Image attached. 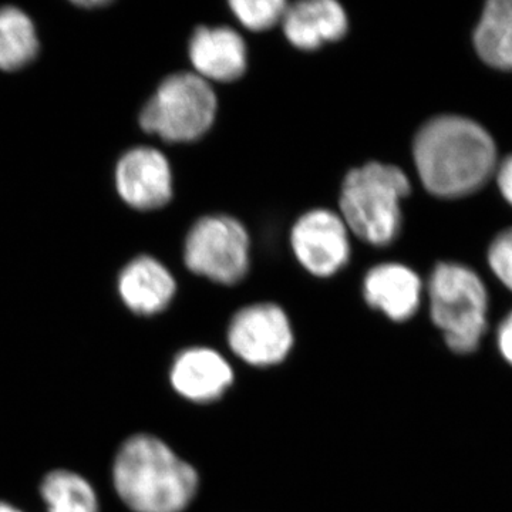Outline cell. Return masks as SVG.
<instances>
[{"mask_svg": "<svg viewBox=\"0 0 512 512\" xmlns=\"http://www.w3.org/2000/svg\"><path fill=\"white\" fill-rule=\"evenodd\" d=\"M40 495L47 512H100L93 484L76 471L56 468L43 477Z\"/></svg>", "mask_w": 512, "mask_h": 512, "instance_id": "16", "label": "cell"}, {"mask_svg": "<svg viewBox=\"0 0 512 512\" xmlns=\"http://www.w3.org/2000/svg\"><path fill=\"white\" fill-rule=\"evenodd\" d=\"M474 46L488 66L512 70V0H491L485 5Z\"/></svg>", "mask_w": 512, "mask_h": 512, "instance_id": "15", "label": "cell"}, {"mask_svg": "<svg viewBox=\"0 0 512 512\" xmlns=\"http://www.w3.org/2000/svg\"><path fill=\"white\" fill-rule=\"evenodd\" d=\"M175 392L190 402H217L234 383V370L210 348H190L175 356L170 372Z\"/></svg>", "mask_w": 512, "mask_h": 512, "instance_id": "10", "label": "cell"}, {"mask_svg": "<svg viewBox=\"0 0 512 512\" xmlns=\"http://www.w3.org/2000/svg\"><path fill=\"white\" fill-rule=\"evenodd\" d=\"M39 52L35 25L20 9H0V70L15 72L35 60Z\"/></svg>", "mask_w": 512, "mask_h": 512, "instance_id": "17", "label": "cell"}, {"mask_svg": "<svg viewBox=\"0 0 512 512\" xmlns=\"http://www.w3.org/2000/svg\"><path fill=\"white\" fill-rule=\"evenodd\" d=\"M184 258L194 274L218 284L235 285L249 268L247 231L225 215L202 218L188 234Z\"/></svg>", "mask_w": 512, "mask_h": 512, "instance_id": "6", "label": "cell"}, {"mask_svg": "<svg viewBox=\"0 0 512 512\" xmlns=\"http://www.w3.org/2000/svg\"><path fill=\"white\" fill-rule=\"evenodd\" d=\"M282 22L289 42L303 50L336 42L348 30L345 10L333 0H306L288 6Z\"/></svg>", "mask_w": 512, "mask_h": 512, "instance_id": "14", "label": "cell"}, {"mask_svg": "<svg viewBox=\"0 0 512 512\" xmlns=\"http://www.w3.org/2000/svg\"><path fill=\"white\" fill-rule=\"evenodd\" d=\"M417 173L427 191L457 198L480 190L493 174L497 148L476 121L441 116L424 124L413 146Z\"/></svg>", "mask_w": 512, "mask_h": 512, "instance_id": "1", "label": "cell"}, {"mask_svg": "<svg viewBox=\"0 0 512 512\" xmlns=\"http://www.w3.org/2000/svg\"><path fill=\"white\" fill-rule=\"evenodd\" d=\"M190 59L202 79L234 82L247 70V47L229 28H200L190 43Z\"/></svg>", "mask_w": 512, "mask_h": 512, "instance_id": "11", "label": "cell"}, {"mask_svg": "<svg viewBox=\"0 0 512 512\" xmlns=\"http://www.w3.org/2000/svg\"><path fill=\"white\" fill-rule=\"evenodd\" d=\"M173 275L161 262L140 256L123 269L119 278L121 299L136 315L153 316L168 308L175 295Z\"/></svg>", "mask_w": 512, "mask_h": 512, "instance_id": "12", "label": "cell"}, {"mask_svg": "<svg viewBox=\"0 0 512 512\" xmlns=\"http://www.w3.org/2000/svg\"><path fill=\"white\" fill-rule=\"evenodd\" d=\"M291 242L296 258L316 276L336 274L349 259L348 227L330 211L303 215L292 229Z\"/></svg>", "mask_w": 512, "mask_h": 512, "instance_id": "8", "label": "cell"}, {"mask_svg": "<svg viewBox=\"0 0 512 512\" xmlns=\"http://www.w3.org/2000/svg\"><path fill=\"white\" fill-rule=\"evenodd\" d=\"M366 302L394 322L412 319L419 311L421 281L412 269L399 264L375 266L365 279Z\"/></svg>", "mask_w": 512, "mask_h": 512, "instance_id": "13", "label": "cell"}, {"mask_svg": "<svg viewBox=\"0 0 512 512\" xmlns=\"http://www.w3.org/2000/svg\"><path fill=\"white\" fill-rule=\"evenodd\" d=\"M116 184L120 197L136 210H157L173 197L170 164L156 148L137 147L124 154L117 164Z\"/></svg>", "mask_w": 512, "mask_h": 512, "instance_id": "9", "label": "cell"}, {"mask_svg": "<svg viewBox=\"0 0 512 512\" xmlns=\"http://www.w3.org/2000/svg\"><path fill=\"white\" fill-rule=\"evenodd\" d=\"M232 352L251 366L284 362L293 346L288 316L274 303H256L237 312L228 328Z\"/></svg>", "mask_w": 512, "mask_h": 512, "instance_id": "7", "label": "cell"}, {"mask_svg": "<svg viewBox=\"0 0 512 512\" xmlns=\"http://www.w3.org/2000/svg\"><path fill=\"white\" fill-rule=\"evenodd\" d=\"M0 512H25L8 501L0 500Z\"/></svg>", "mask_w": 512, "mask_h": 512, "instance_id": "22", "label": "cell"}, {"mask_svg": "<svg viewBox=\"0 0 512 512\" xmlns=\"http://www.w3.org/2000/svg\"><path fill=\"white\" fill-rule=\"evenodd\" d=\"M217 114V97L207 80L194 73L167 77L140 114L144 131L168 143L204 136Z\"/></svg>", "mask_w": 512, "mask_h": 512, "instance_id": "5", "label": "cell"}, {"mask_svg": "<svg viewBox=\"0 0 512 512\" xmlns=\"http://www.w3.org/2000/svg\"><path fill=\"white\" fill-rule=\"evenodd\" d=\"M410 190L409 178L399 167L369 163L355 168L343 181L342 220L363 241L384 247L399 234L400 202Z\"/></svg>", "mask_w": 512, "mask_h": 512, "instance_id": "3", "label": "cell"}, {"mask_svg": "<svg viewBox=\"0 0 512 512\" xmlns=\"http://www.w3.org/2000/svg\"><path fill=\"white\" fill-rule=\"evenodd\" d=\"M430 316L457 355H471L487 332V289L471 269L440 264L429 282Z\"/></svg>", "mask_w": 512, "mask_h": 512, "instance_id": "4", "label": "cell"}, {"mask_svg": "<svg viewBox=\"0 0 512 512\" xmlns=\"http://www.w3.org/2000/svg\"><path fill=\"white\" fill-rule=\"evenodd\" d=\"M497 348L505 362L512 366V311L497 329Z\"/></svg>", "mask_w": 512, "mask_h": 512, "instance_id": "20", "label": "cell"}, {"mask_svg": "<svg viewBox=\"0 0 512 512\" xmlns=\"http://www.w3.org/2000/svg\"><path fill=\"white\" fill-rule=\"evenodd\" d=\"M111 471L116 494L133 512H183L200 487L197 470L153 434L128 437Z\"/></svg>", "mask_w": 512, "mask_h": 512, "instance_id": "2", "label": "cell"}, {"mask_svg": "<svg viewBox=\"0 0 512 512\" xmlns=\"http://www.w3.org/2000/svg\"><path fill=\"white\" fill-rule=\"evenodd\" d=\"M77 5L84 6V8H96V6L106 5V2H79Z\"/></svg>", "mask_w": 512, "mask_h": 512, "instance_id": "23", "label": "cell"}, {"mask_svg": "<svg viewBox=\"0 0 512 512\" xmlns=\"http://www.w3.org/2000/svg\"><path fill=\"white\" fill-rule=\"evenodd\" d=\"M229 6L245 28L261 32L284 20L289 5L284 0H234Z\"/></svg>", "mask_w": 512, "mask_h": 512, "instance_id": "18", "label": "cell"}, {"mask_svg": "<svg viewBox=\"0 0 512 512\" xmlns=\"http://www.w3.org/2000/svg\"><path fill=\"white\" fill-rule=\"evenodd\" d=\"M497 181L505 200L512 205V156L505 158L504 163L501 164Z\"/></svg>", "mask_w": 512, "mask_h": 512, "instance_id": "21", "label": "cell"}, {"mask_svg": "<svg viewBox=\"0 0 512 512\" xmlns=\"http://www.w3.org/2000/svg\"><path fill=\"white\" fill-rule=\"evenodd\" d=\"M495 276L512 292V228L501 232L488 251Z\"/></svg>", "mask_w": 512, "mask_h": 512, "instance_id": "19", "label": "cell"}]
</instances>
